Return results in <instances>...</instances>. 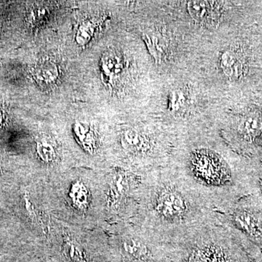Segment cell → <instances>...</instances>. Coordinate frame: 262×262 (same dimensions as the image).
Returning a JSON list of instances; mask_svg holds the SVG:
<instances>
[{
    "instance_id": "cell-18",
    "label": "cell",
    "mask_w": 262,
    "mask_h": 262,
    "mask_svg": "<svg viewBox=\"0 0 262 262\" xmlns=\"http://www.w3.org/2000/svg\"><path fill=\"white\" fill-rule=\"evenodd\" d=\"M3 117H3V110H2L1 107H0V125L3 123Z\"/></svg>"
},
{
    "instance_id": "cell-11",
    "label": "cell",
    "mask_w": 262,
    "mask_h": 262,
    "mask_svg": "<svg viewBox=\"0 0 262 262\" xmlns=\"http://www.w3.org/2000/svg\"><path fill=\"white\" fill-rule=\"evenodd\" d=\"M37 152L40 159L46 163L53 161L56 158V150L54 146L45 138L37 141Z\"/></svg>"
},
{
    "instance_id": "cell-15",
    "label": "cell",
    "mask_w": 262,
    "mask_h": 262,
    "mask_svg": "<svg viewBox=\"0 0 262 262\" xmlns=\"http://www.w3.org/2000/svg\"><path fill=\"white\" fill-rule=\"evenodd\" d=\"M124 248L127 253L135 257H141L146 253L145 246L140 241L136 239H130L124 244Z\"/></svg>"
},
{
    "instance_id": "cell-4",
    "label": "cell",
    "mask_w": 262,
    "mask_h": 262,
    "mask_svg": "<svg viewBox=\"0 0 262 262\" xmlns=\"http://www.w3.org/2000/svg\"><path fill=\"white\" fill-rule=\"evenodd\" d=\"M101 67L103 75L107 78L108 83H112L121 74L123 63L122 58L116 53L110 52L103 57Z\"/></svg>"
},
{
    "instance_id": "cell-12",
    "label": "cell",
    "mask_w": 262,
    "mask_h": 262,
    "mask_svg": "<svg viewBox=\"0 0 262 262\" xmlns=\"http://www.w3.org/2000/svg\"><path fill=\"white\" fill-rule=\"evenodd\" d=\"M95 32V25L93 22L86 21L80 26L77 32L76 38L77 42L80 45H84L89 42Z\"/></svg>"
},
{
    "instance_id": "cell-8",
    "label": "cell",
    "mask_w": 262,
    "mask_h": 262,
    "mask_svg": "<svg viewBox=\"0 0 262 262\" xmlns=\"http://www.w3.org/2000/svg\"><path fill=\"white\" fill-rule=\"evenodd\" d=\"M124 146L132 151H140L147 147L145 137L135 130H127L122 136Z\"/></svg>"
},
{
    "instance_id": "cell-9",
    "label": "cell",
    "mask_w": 262,
    "mask_h": 262,
    "mask_svg": "<svg viewBox=\"0 0 262 262\" xmlns=\"http://www.w3.org/2000/svg\"><path fill=\"white\" fill-rule=\"evenodd\" d=\"M189 96L186 90H175L169 98V110L171 113L179 114L187 108Z\"/></svg>"
},
{
    "instance_id": "cell-17",
    "label": "cell",
    "mask_w": 262,
    "mask_h": 262,
    "mask_svg": "<svg viewBox=\"0 0 262 262\" xmlns=\"http://www.w3.org/2000/svg\"><path fill=\"white\" fill-rule=\"evenodd\" d=\"M67 246H68L69 253H70L71 256L75 258V259L78 260V261H82L83 258H82V252L77 247V246L73 243L70 242V241L68 242Z\"/></svg>"
},
{
    "instance_id": "cell-16",
    "label": "cell",
    "mask_w": 262,
    "mask_h": 262,
    "mask_svg": "<svg viewBox=\"0 0 262 262\" xmlns=\"http://www.w3.org/2000/svg\"><path fill=\"white\" fill-rule=\"evenodd\" d=\"M70 195L77 206H82L87 203V191L82 184H77L74 186L72 192L70 193Z\"/></svg>"
},
{
    "instance_id": "cell-5",
    "label": "cell",
    "mask_w": 262,
    "mask_h": 262,
    "mask_svg": "<svg viewBox=\"0 0 262 262\" xmlns=\"http://www.w3.org/2000/svg\"><path fill=\"white\" fill-rule=\"evenodd\" d=\"M221 68L226 76L231 79L238 78L242 75L243 64L237 56L230 51L222 53L220 59Z\"/></svg>"
},
{
    "instance_id": "cell-1",
    "label": "cell",
    "mask_w": 262,
    "mask_h": 262,
    "mask_svg": "<svg viewBox=\"0 0 262 262\" xmlns=\"http://www.w3.org/2000/svg\"><path fill=\"white\" fill-rule=\"evenodd\" d=\"M188 10L195 21L210 28L216 27L222 17V5L218 2L190 1Z\"/></svg>"
},
{
    "instance_id": "cell-10",
    "label": "cell",
    "mask_w": 262,
    "mask_h": 262,
    "mask_svg": "<svg viewBox=\"0 0 262 262\" xmlns=\"http://www.w3.org/2000/svg\"><path fill=\"white\" fill-rule=\"evenodd\" d=\"M144 39L155 61H162L165 58L166 53V46L163 39L158 36H151L147 34L144 36Z\"/></svg>"
},
{
    "instance_id": "cell-3",
    "label": "cell",
    "mask_w": 262,
    "mask_h": 262,
    "mask_svg": "<svg viewBox=\"0 0 262 262\" xmlns=\"http://www.w3.org/2000/svg\"><path fill=\"white\" fill-rule=\"evenodd\" d=\"M59 75L58 66L51 61L39 62L35 66L33 72L34 79L38 83L43 85H49L54 83Z\"/></svg>"
},
{
    "instance_id": "cell-6",
    "label": "cell",
    "mask_w": 262,
    "mask_h": 262,
    "mask_svg": "<svg viewBox=\"0 0 262 262\" xmlns=\"http://www.w3.org/2000/svg\"><path fill=\"white\" fill-rule=\"evenodd\" d=\"M262 129V118L256 114H250L241 120L239 130L247 139H254Z\"/></svg>"
},
{
    "instance_id": "cell-7",
    "label": "cell",
    "mask_w": 262,
    "mask_h": 262,
    "mask_svg": "<svg viewBox=\"0 0 262 262\" xmlns=\"http://www.w3.org/2000/svg\"><path fill=\"white\" fill-rule=\"evenodd\" d=\"M75 132L77 140L87 151H94L95 147L94 134L90 125L82 122H77L74 125Z\"/></svg>"
},
{
    "instance_id": "cell-13",
    "label": "cell",
    "mask_w": 262,
    "mask_h": 262,
    "mask_svg": "<svg viewBox=\"0 0 262 262\" xmlns=\"http://www.w3.org/2000/svg\"><path fill=\"white\" fill-rule=\"evenodd\" d=\"M48 15H49V11L46 7L40 6V5L34 7L29 12L28 15L29 23L34 26L39 25L46 20Z\"/></svg>"
},
{
    "instance_id": "cell-14",
    "label": "cell",
    "mask_w": 262,
    "mask_h": 262,
    "mask_svg": "<svg viewBox=\"0 0 262 262\" xmlns=\"http://www.w3.org/2000/svg\"><path fill=\"white\" fill-rule=\"evenodd\" d=\"M237 221L241 227H244L249 233L252 234L259 233V227H258L257 222L251 215H248L247 213L239 214L237 216Z\"/></svg>"
},
{
    "instance_id": "cell-2",
    "label": "cell",
    "mask_w": 262,
    "mask_h": 262,
    "mask_svg": "<svg viewBox=\"0 0 262 262\" xmlns=\"http://www.w3.org/2000/svg\"><path fill=\"white\" fill-rule=\"evenodd\" d=\"M158 211L165 216L180 215L185 211L184 200L177 193L168 192L162 194L158 203Z\"/></svg>"
}]
</instances>
